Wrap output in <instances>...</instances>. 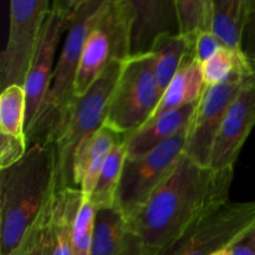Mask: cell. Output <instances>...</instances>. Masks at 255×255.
<instances>
[{"instance_id":"7","label":"cell","mask_w":255,"mask_h":255,"mask_svg":"<svg viewBox=\"0 0 255 255\" xmlns=\"http://www.w3.org/2000/svg\"><path fill=\"white\" fill-rule=\"evenodd\" d=\"M187 134L188 127L149 153L126 159L116 197V208L125 218L134 216L171 176L184 153Z\"/></svg>"},{"instance_id":"28","label":"cell","mask_w":255,"mask_h":255,"mask_svg":"<svg viewBox=\"0 0 255 255\" xmlns=\"http://www.w3.org/2000/svg\"><path fill=\"white\" fill-rule=\"evenodd\" d=\"M243 49L255 69V0H253V11H252L248 26L246 29V35H244Z\"/></svg>"},{"instance_id":"1","label":"cell","mask_w":255,"mask_h":255,"mask_svg":"<svg viewBox=\"0 0 255 255\" xmlns=\"http://www.w3.org/2000/svg\"><path fill=\"white\" fill-rule=\"evenodd\" d=\"M234 171H214L182 154L171 176L127 219L146 255H162L229 202Z\"/></svg>"},{"instance_id":"23","label":"cell","mask_w":255,"mask_h":255,"mask_svg":"<svg viewBox=\"0 0 255 255\" xmlns=\"http://www.w3.org/2000/svg\"><path fill=\"white\" fill-rule=\"evenodd\" d=\"M178 34L193 44L202 32L211 31L213 0H176Z\"/></svg>"},{"instance_id":"4","label":"cell","mask_w":255,"mask_h":255,"mask_svg":"<svg viewBox=\"0 0 255 255\" xmlns=\"http://www.w3.org/2000/svg\"><path fill=\"white\" fill-rule=\"evenodd\" d=\"M124 64L125 61L112 62L86 94L75 97L52 134L50 143H54L56 148L59 189L75 187L72 177L75 152L85 138L99 131L106 122L110 102Z\"/></svg>"},{"instance_id":"21","label":"cell","mask_w":255,"mask_h":255,"mask_svg":"<svg viewBox=\"0 0 255 255\" xmlns=\"http://www.w3.org/2000/svg\"><path fill=\"white\" fill-rule=\"evenodd\" d=\"M126 159L127 142L125 139L112 148L102 167L96 188L91 196V201L96 211L116 207L117 191Z\"/></svg>"},{"instance_id":"3","label":"cell","mask_w":255,"mask_h":255,"mask_svg":"<svg viewBox=\"0 0 255 255\" xmlns=\"http://www.w3.org/2000/svg\"><path fill=\"white\" fill-rule=\"evenodd\" d=\"M102 0H81L71 26L65 35L61 54L52 72L49 92L31 126L25 131L29 146L51 142L62 117L75 99L74 87L81 62L85 40Z\"/></svg>"},{"instance_id":"22","label":"cell","mask_w":255,"mask_h":255,"mask_svg":"<svg viewBox=\"0 0 255 255\" xmlns=\"http://www.w3.org/2000/svg\"><path fill=\"white\" fill-rule=\"evenodd\" d=\"M125 139L126 137L124 134L117 133L106 125H104L94 134L85 138L77 147L74 156V166H72L74 186L79 188L87 168L95 158L101 156H109L112 148Z\"/></svg>"},{"instance_id":"8","label":"cell","mask_w":255,"mask_h":255,"mask_svg":"<svg viewBox=\"0 0 255 255\" xmlns=\"http://www.w3.org/2000/svg\"><path fill=\"white\" fill-rule=\"evenodd\" d=\"M51 4L49 0L10 1L9 34L0 55L1 91L14 85L24 86Z\"/></svg>"},{"instance_id":"14","label":"cell","mask_w":255,"mask_h":255,"mask_svg":"<svg viewBox=\"0 0 255 255\" xmlns=\"http://www.w3.org/2000/svg\"><path fill=\"white\" fill-rule=\"evenodd\" d=\"M81 203L82 193L79 188L57 189L45 214L44 255H74L72 234Z\"/></svg>"},{"instance_id":"20","label":"cell","mask_w":255,"mask_h":255,"mask_svg":"<svg viewBox=\"0 0 255 255\" xmlns=\"http://www.w3.org/2000/svg\"><path fill=\"white\" fill-rule=\"evenodd\" d=\"M206 86L226 84L233 80H243L253 76L255 69L246 52L223 46L213 56L202 64Z\"/></svg>"},{"instance_id":"27","label":"cell","mask_w":255,"mask_h":255,"mask_svg":"<svg viewBox=\"0 0 255 255\" xmlns=\"http://www.w3.org/2000/svg\"><path fill=\"white\" fill-rule=\"evenodd\" d=\"M229 252L231 255H255V224L229 248Z\"/></svg>"},{"instance_id":"25","label":"cell","mask_w":255,"mask_h":255,"mask_svg":"<svg viewBox=\"0 0 255 255\" xmlns=\"http://www.w3.org/2000/svg\"><path fill=\"white\" fill-rule=\"evenodd\" d=\"M27 148L26 136L17 137L0 132V171L17 163L26 154Z\"/></svg>"},{"instance_id":"6","label":"cell","mask_w":255,"mask_h":255,"mask_svg":"<svg viewBox=\"0 0 255 255\" xmlns=\"http://www.w3.org/2000/svg\"><path fill=\"white\" fill-rule=\"evenodd\" d=\"M161 99L153 54L129 57L117 81L105 125L125 137L129 136L148 122Z\"/></svg>"},{"instance_id":"2","label":"cell","mask_w":255,"mask_h":255,"mask_svg":"<svg viewBox=\"0 0 255 255\" xmlns=\"http://www.w3.org/2000/svg\"><path fill=\"white\" fill-rule=\"evenodd\" d=\"M59 189L54 143H34L0 171V255H12Z\"/></svg>"},{"instance_id":"15","label":"cell","mask_w":255,"mask_h":255,"mask_svg":"<svg viewBox=\"0 0 255 255\" xmlns=\"http://www.w3.org/2000/svg\"><path fill=\"white\" fill-rule=\"evenodd\" d=\"M91 255H146L124 214L114 208L96 212Z\"/></svg>"},{"instance_id":"29","label":"cell","mask_w":255,"mask_h":255,"mask_svg":"<svg viewBox=\"0 0 255 255\" xmlns=\"http://www.w3.org/2000/svg\"><path fill=\"white\" fill-rule=\"evenodd\" d=\"M214 255H231V252H229V249H224V251L219 252V253H217Z\"/></svg>"},{"instance_id":"24","label":"cell","mask_w":255,"mask_h":255,"mask_svg":"<svg viewBox=\"0 0 255 255\" xmlns=\"http://www.w3.org/2000/svg\"><path fill=\"white\" fill-rule=\"evenodd\" d=\"M26 95L24 86L14 85L0 96V132L11 136H25Z\"/></svg>"},{"instance_id":"9","label":"cell","mask_w":255,"mask_h":255,"mask_svg":"<svg viewBox=\"0 0 255 255\" xmlns=\"http://www.w3.org/2000/svg\"><path fill=\"white\" fill-rule=\"evenodd\" d=\"M81 0H55L46 17L36 54L24 84L26 95L25 131L34 122L51 84L55 69V55L62 36L71 26Z\"/></svg>"},{"instance_id":"13","label":"cell","mask_w":255,"mask_h":255,"mask_svg":"<svg viewBox=\"0 0 255 255\" xmlns=\"http://www.w3.org/2000/svg\"><path fill=\"white\" fill-rule=\"evenodd\" d=\"M131 57L149 54L164 34H178L176 0H131Z\"/></svg>"},{"instance_id":"5","label":"cell","mask_w":255,"mask_h":255,"mask_svg":"<svg viewBox=\"0 0 255 255\" xmlns=\"http://www.w3.org/2000/svg\"><path fill=\"white\" fill-rule=\"evenodd\" d=\"M131 0H102L85 40L75 97L82 96L114 61L131 57Z\"/></svg>"},{"instance_id":"26","label":"cell","mask_w":255,"mask_h":255,"mask_svg":"<svg viewBox=\"0 0 255 255\" xmlns=\"http://www.w3.org/2000/svg\"><path fill=\"white\" fill-rule=\"evenodd\" d=\"M223 47V44L217 39L216 35L212 31L202 32L196 40L194 44L193 56L199 64H204L207 60L211 59L219 49Z\"/></svg>"},{"instance_id":"18","label":"cell","mask_w":255,"mask_h":255,"mask_svg":"<svg viewBox=\"0 0 255 255\" xmlns=\"http://www.w3.org/2000/svg\"><path fill=\"white\" fill-rule=\"evenodd\" d=\"M253 0H213L211 31L223 46L243 51Z\"/></svg>"},{"instance_id":"12","label":"cell","mask_w":255,"mask_h":255,"mask_svg":"<svg viewBox=\"0 0 255 255\" xmlns=\"http://www.w3.org/2000/svg\"><path fill=\"white\" fill-rule=\"evenodd\" d=\"M254 127L255 74L232 102L222 121L209 167L214 171H234L239 153Z\"/></svg>"},{"instance_id":"17","label":"cell","mask_w":255,"mask_h":255,"mask_svg":"<svg viewBox=\"0 0 255 255\" xmlns=\"http://www.w3.org/2000/svg\"><path fill=\"white\" fill-rule=\"evenodd\" d=\"M206 82L203 79L202 64L194 59L193 54L184 60L178 74L164 91L156 111L147 124L154 121L162 115L174 110L182 109L188 105L196 104L206 91ZM146 124V125H147Z\"/></svg>"},{"instance_id":"11","label":"cell","mask_w":255,"mask_h":255,"mask_svg":"<svg viewBox=\"0 0 255 255\" xmlns=\"http://www.w3.org/2000/svg\"><path fill=\"white\" fill-rule=\"evenodd\" d=\"M251 77L206 87L188 126L184 147V154L192 162L202 167H209L214 141L222 121L231 104Z\"/></svg>"},{"instance_id":"16","label":"cell","mask_w":255,"mask_h":255,"mask_svg":"<svg viewBox=\"0 0 255 255\" xmlns=\"http://www.w3.org/2000/svg\"><path fill=\"white\" fill-rule=\"evenodd\" d=\"M199 102V101H198ZM198 102L167 112L126 137L127 158L134 159L153 151L191 124Z\"/></svg>"},{"instance_id":"10","label":"cell","mask_w":255,"mask_h":255,"mask_svg":"<svg viewBox=\"0 0 255 255\" xmlns=\"http://www.w3.org/2000/svg\"><path fill=\"white\" fill-rule=\"evenodd\" d=\"M254 224L255 201L228 202L162 255H214L231 248Z\"/></svg>"},{"instance_id":"19","label":"cell","mask_w":255,"mask_h":255,"mask_svg":"<svg viewBox=\"0 0 255 255\" xmlns=\"http://www.w3.org/2000/svg\"><path fill=\"white\" fill-rule=\"evenodd\" d=\"M193 51V42L181 34H164L154 42L151 52L154 56V74L162 96L178 74L184 60Z\"/></svg>"}]
</instances>
